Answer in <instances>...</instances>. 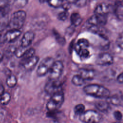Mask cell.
Masks as SVG:
<instances>
[{
    "label": "cell",
    "mask_w": 123,
    "mask_h": 123,
    "mask_svg": "<svg viewBox=\"0 0 123 123\" xmlns=\"http://www.w3.org/2000/svg\"><path fill=\"white\" fill-rule=\"evenodd\" d=\"M85 106L82 104L76 105L74 108V112L76 115H80L85 111Z\"/></svg>",
    "instance_id": "cell-27"
},
{
    "label": "cell",
    "mask_w": 123,
    "mask_h": 123,
    "mask_svg": "<svg viewBox=\"0 0 123 123\" xmlns=\"http://www.w3.org/2000/svg\"><path fill=\"white\" fill-rule=\"evenodd\" d=\"M80 120L87 123H98L101 121L102 116L98 112L94 110L84 111L79 117Z\"/></svg>",
    "instance_id": "cell-3"
},
{
    "label": "cell",
    "mask_w": 123,
    "mask_h": 123,
    "mask_svg": "<svg viewBox=\"0 0 123 123\" xmlns=\"http://www.w3.org/2000/svg\"><path fill=\"white\" fill-rule=\"evenodd\" d=\"M35 49L34 48H31L29 49H27L25 54L22 57V60L21 61V63L24 62L25 61L27 60V59L34 56L35 55Z\"/></svg>",
    "instance_id": "cell-20"
},
{
    "label": "cell",
    "mask_w": 123,
    "mask_h": 123,
    "mask_svg": "<svg viewBox=\"0 0 123 123\" xmlns=\"http://www.w3.org/2000/svg\"><path fill=\"white\" fill-rule=\"evenodd\" d=\"M116 17L120 20H123V5L121 3L117 4L114 9Z\"/></svg>",
    "instance_id": "cell-21"
},
{
    "label": "cell",
    "mask_w": 123,
    "mask_h": 123,
    "mask_svg": "<svg viewBox=\"0 0 123 123\" xmlns=\"http://www.w3.org/2000/svg\"><path fill=\"white\" fill-rule=\"evenodd\" d=\"M17 83V80L16 77L13 75H10L7 77L6 81V83L7 86L12 88L14 87Z\"/></svg>",
    "instance_id": "cell-22"
},
{
    "label": "cell",
    "mask_w": 123,
    "mask_h": 123,
    "mask_svg": "<svg viewBox=\"0 0 123 123\" xmlns=\"http://www.w3.org/2000/svg\"><path fill=\"white\" fill-rule=\"evenodd\" d=\"M40 1H44L45 0H39Z\"/></svg>",
    "instance_id": "cell-38"
},
{
    "label": "cell",
    "mask_w": 123,
    "mask_h": 123,
    "mask_svg": "<svg viewBox=\"0 0 123 123\" xmlns=\"http://www.w3.org/2000/svg\"><path fill=\"white\" fill-rule=\"evenodd\" d=\"M27 49V48H25L20 46L19 47L15 49L14 51V54L15 56L17 58H22L25 54Z\"/></svg>",
    "instance_id": "cell-24"
},
{
    "label": "cell",
    "mask_w": 123,
    "mask_h": 123,
    "mask_svg": "<svg viewBox=\"0 0 123 123\" xmlns=\"http://www.w3.org/2000/svg\"><path fill=\"white\" fill-rule=\"evenodd\" d=\"M10 11V5L7 4L0 8V19L5 16Z\"/></svg>",
    "instance_id": "cell-28"
},
{
    "label": "cell",
    "mask_w": 123,
    "mask_h": 123,
    "mask_svg": "<svg viewBox=\"0 0 123 123\" xmlns=\"http://www.w3.org/2000/svg\"><path fill=\"white\" fill-rule=\"evenodd\" d=\"M86 0H76L75 5L79 7H82L86 5Z\"/></svg>",
    "instance_id": "cell-32"
},
{
    "label": "cell",
    "mask_w": 123,
    "mask_h": 123,
    "mask_svg": "<svg viewBox=\"0 0 123 123\" xmlns=\"http://www.w3.org/2000/svg\"><path fill=\"white\" fill-rule=\"evenodd\" d=\"M113 62L112 56L108 53H103L99 54L96 60L97 64L102 66L111 65Z\"/></svg>",
    "instance_id": "cell-9"
},
{
    "label": "cell",
    "mask_w": 123,
    "mask_h": 123,
    "mask_svg": "<svg viewBox=\"0 0 123 123\" xmlns=\"http://www.w3.org/2000/svg\"><path fill=\"white\" fill-rule=\"evenodd\" d=\"M63 70V64L61 61L54 62L49 72L50 79L57 80L62 74Z\"/></svg>",
    "instance_id": "cell-6"
},
{
    "label": "cell",
    "mask_w": 123,
    "mask_h": 123,
    "mask_svg": "<svg viewBox=\"0 0 123 123\" xmlns=\"http://www.w3.org/2000/svg\"><path fill=\"white\" fill-rule=\"evenodd\" d=\"M68 10H64L62 12H60L58 15V19L60 21H65L67 19L68 17Z\"/></svg>",
    "instance_id": "cell-29"
},
{
    "label": "cell",
    "mask_w": 123,
    "mask_h": 123,
    "mask_svg": "<svg viewBox=\"0 0 123 123\" xmlns=\"http://www.w3.org/2000/svg\"><path fill=\"white\" fill-rule=\"evenodd\" d=\"M78 74L81 76L85 81L92 80L95 76V72L92 70L80 69L78 72Z\"/></svg>",
    "instance_id": "cell-14"
},
{
    "label": "cell",
    "mask_w": 123,
    "mask_h": 123,
    "mask_svg": "<svg viewBox=\"0 0 123 123\" xmlns=\"http://www.w3.org/2000/svg\"><path fill=\"white\" fill-rule=\"evenodd\" d=\"M11 100V95L8 92H4V94L0 96V102L2 105H5L9 103Z\"/></svg>",
    "instance_id": "cell-23"
},
{
    "label": "cell",
    "mask_w": 123,
    "mask_h": 123,
    "mask_svg": "<svg viewBox=\"0 0 123 123\" xmlns=\"http://www.w3.org/2000/svg\"><path fill=\"white\" fill-rule=\"evenodd\" d=\"M0 36H1V35H0Z\"/></svg>",
    "instance_id": "cell-39"
},
{
    "label": "cell",
    "mask_w": 123,
    "mask_h": 123,
    "mask_svg": "<svg viewBox=\"0 0 123 123\" xmlns=\"http://www.w3.org/2000/svg\"><path fill=\"white\" fill-rule=\"evenodd\" d=\"M95 106L97 109L101 112H107L110 109L109 103L107 101H99L96 103Z\"/></svg>",
    "instance_id": "cell-17"
},
{
    "label": "cell",
    "mask_w": 123,
    "mask_h": 123,
    "mask_svg": "<svg viewBox=\"0 0 123 123\" xmlns=\"http://www.w3.org/2000/svg\"><path fill=\"white\" fill-rule=\"evenodd\" d=\"M28 1L29 0H13V4L16 8H22L27 5Z\"/></svg>",
    "instance_id": "cell-26"
},
{
    "label": "cell",
    "mask_w": 123,
    "mask_h": 123,
    "mask_svg": "<svg viewBox=\"0 0 123 123\" xmlns=\"http://www.w3.org/2000/svg\"><path fill=\"white\" fill-rule=\"evenodd\" d=\"M107 21V15L94 13L87 20V23L90 26H100L105 25Z\"/></svg>",
    "instance_id": "cell-7"
},
{
    "label": "cell",
    "mask_w": 123,
    "mask_h": 123,
    "mask_svg": "<svg viewBox=\"0 0 123 123\" xmlns=\"http://www.w3.org/2000/svg\"><path fill=\"white\" fill-rule=\"evenodd\" d=\"M21 32L20 29H11L6 32L3 36L5 42H12L16 40L21 35Z\"/></svg>",
    "instance_id": "cell-10"
},
{
    "label": "cell",
    "mask_w": 123,
    "mask_h": 123,
    "mask_svg": "<svg viewBox=\"0 0 123 123\" xmlns=\"http://www.w3.org/2000/svg\"><path fill=\"white\" fill-rule=\"evenodd\" d=\"M85 81H86L83 78V77L79 74L74 75L72 79V83L76 86H81L83 85L85 83Z\"/></svg>",
    "instance_id": "cell-19"
},
{
    "label": "cell",
    "mask_w": 123,
    "mask_h": 123,
    "mask_svg": "<svg viewBox=\"0 0 123 123\" xmlns=\"http://www.w3.org/2000/svg\"><path fill=\"white\" fill-rule=\"evenodd\" d=\"M58 109L62 104L64 101V94L62 91L57 92L53 95L50 99Z\"/></svg>",
    "instance_id": "cell-13"
},
{
    "label": "cell",
    "mask_w": 123,
    "mask_h": 123,
    "mask_svg": "<svg viewBox=\"0 0 123 123\" xmlns=\"http://www.w3.org/2000/svg\"><path fill=\"white\" fill-rule=\"evenodd\" d=\"M26 16V12L23 10H19L13 12L9 24L11 29H20L24 25Z\"/></svg>",
    "instance_id": "cell-2"
},
{
    "label": "cell",
    "mask_w": 123,
    "mask_h": 123,
    "mask_svg": "<svg viewBox=\"0 0 123 123\" xmlns=\"http://www.w3.org/2000/svg\"><path fill=\"white\" fill-rule=\"evenodd\" d=\"M70 21L72 25L77 26L80 25L82 21V19L78 13L74 12L70 16Z\"/></svg>",
    "instance_id": "cell-16"
},
{
    "label": "cell",
    "mask_w": 123,
    "mask_h": 123,
    "mask_svg": "<svg viewBox=\"0 0 123 123\" xmlns=\"http://www.w3.org/2000/svg\"><path fill=\"white\" fill-rule=\"evenodd\" d=\"M34 37L35 34L33 32H26L21 39V46L25 48H28L32 44Z\"/></svg>",
    "instance_id": "cell-11"
},
{
    "label": "cell",
    "mask_w": 123,
    "mask_h": 123,
    "mask_svg": "<svg viewBox=\"0 0 123 123\" xmlns=\"http://www.w3.org/2000/svg\"><path fill=\"white\" fill-rule=\"evenodd\" d=\"M55 80L51 79L45 86V91L49 94L53 95L57 92L62 91L61 85Z\"/></svg>",
    "instance_id": "cell-8"
},
{
    "label": "cell",
    "mask_w": 123,
    "mask_h": 123,
    "mask_svg": "<svg viewBox=\"0 0 123 123\" xmlns=\"http://www.w3.org/2000/svg\"><path fill=\"white\" fill-rule=\"evenodd\" d=\"M48 4L54 8H59L62 7L64 2L62 0H47Z\"/></svg>",
    "instance_id": "cell-25"
},
{
    "label": "cell",
    "mask_w": 123,
    "mask_h": 123,
    "mask_svg": "<svg viewBox=\"0 0 123 123\" xmlns=\"http://www.w3.org/2000/svg\"><path fill=\"white\" fill-rule=\"evenodd\" d=\"M107 98V101L113 105H120L122 104V100L121 98L118 95H114L111 96H109Z\"/></svg>",
    "instance_id": "cell-18"
},
{
    "label": "cell",
    "mask_w": 123,
    "mask_h": 123,
    "mask_svg": "<svg viewBox=\"0 0 123 123\" xmlns=\"http://www.w3.org/2000/svg\"><path fill=\"white\" fill-rule=\"evenodd\" d=\"M89 42L85 38L79 39L75 45L74 49L76 53L81 58H87L89 56V51L88 49Z\"/></svg>",
    "instance_id": "cell-4"
},
{
    "label": "cell",
    "mask_w": 123,
    "mask_h": 123,
    "mask_svg": "<svg viewBox=\"0 0 123 123\" xmlns=\"http://www.w3.org/2000/svg\"><path fill=\"white\" fill-rule=\"evenodd\" d=\"M116 44L122 49H123V32L121 33L116 39Z\"/></svg>",
    "instance_id": "cell-30"
},
{
    "label": "cell",
    "mask_w": 123,
    "mask_h": 123,
    "mask_svg": "<svg viewBox=\"0 0 123 123\" xmlns=\"http://www.w3.org/2000/svg\"><path fill=\"white\" fill-rule=\"evenodd\" d=\"M110 7L106 3H101L96 7L94 11V13L107 15L108 13L110 12Z\"/></svg>",
    "instance_id": "cell-15"
},
{
    "label": "cell",
    "mask_w": 123,
    "mask_h": 123,
    "mask_svg": "<svg viewBox=\"0 0 123 123\" xmlns=\"http://www.w3.org/2000/svg\"><path fill=\"white\" fill-rule=\"evenodd\" d=\"M66 1L69 4H75L76 0H66Z\"/></svg>",
    "instance_id": "cell-36"
},
{
    "label": "cell",
    "mask_w": 123,
    "mask_h": 123,
    "mask_svg": "<svg viewBox=\"0 0 123 123\" xmlns=\"http://www.w3.org/2000/svg\"><path fill=\"white\" fill-rule=\"evenodd\" d=\"M3 58V55L2 53H0V62L2 61Z\"/></svg>",
    "instance_id": "cell-37"
},
{
    "label": "cell",
    "mask_w": 123,
    "mask_h": 123,
    "mask_svg": "<svg viewBox=\"0 0 123 123\" xmlns=\"http://www.w3.org/2000/svg\"><path fill=\"white\" fill-rule=\"evenodd\" d=\"M5 92L4 87L2 85H0V97Z\"/></svg>",
    "instance_id": "cell-34"
},
{
    "label": "cell",
    "mask_w": 123,
    "mask_h": 123,
    "mask_svg": "<svg viewBox=\"0 0 123 123\" xmlns=\"http://www.w3.org/2000/svg\"><path fill=\"white\" fill-rule=\"evenodd\" d=\"M117 80L119 83L123 84V73H122L118 76Z\"/></svg>",
    "instance_id": "cell-33"
},
{
    "label": "cell",
    "mask_w": 123,
    "mask_h": 123,
    "mask_svg": "<svg viewBox=\"0 0 123 123\" xmlns=\"http://www.w3.org/2000/svg\"><path fill=\"white\" fill-rule=\"evenodd\" d=\"M113 116L117 121H120L123 118V114L120 111H116L113 112Z\"/></svg>",
    "instance_id": "cell-31"
},
{
    "label": "cell",
    "mask_w": 123,
    "mask_h": 123,
    "mask_svg": "<svg viewBox=\"0 0 123 123\" xmlns=\"http://www.w3.org/2000/svg\"><path fill=\"white\" fill-rule=\"evenodd\" d=\"M6 27V25L4 23H0V32L3 31Z\"/></svg>",
    "instance_id": "cell-35"
},
{
    "label": "cell",
    "mask_w": 123,
    "mask_h": 123,
    "mask_svg": "<svg viewBox=\"0 0 123 123\" xmlns=\"http://www.w3.org/2000/svg\"><path fill=\"white\" fill-rule=\"evenodd\" d=\"M39 58L37 56H34L22 63L24 67L28 71L33 70L37 65L39 61Z\"/></svg>",
    "instance_id": "cell-12"
},
{
    "label": "cell",
    "mask_w": 123,
    "mask_h": 123,
    "mask_svg": "<svg viewBox=\"0 0 123 123\" xmlns=\"http://www.w3.org/2000/svg\"><path fill=\"white\" fill-rule=\"evenodd\" d=\"M54 62V59L51 57H46L43 59L37 68V75L40 77L45 75L49 72Z\"/></svg>",
    "instance_id": "cell-5"
},
{
    "label": "cell",
    "mask_w": 123,
    "mask_h": 123,
    "mask_svg": "<svg viewBox=\"0 0 123 123\" xmlns=\"http://www.w3.org/2000/svg\"><path fill=\"white\" fill-rule=\"evenodd\" d=\"M83 90L86 94L99 98H107L110 95V92L108 89L97 84H90L84 87Z\"/></svg>",
    "instance_id": "cell-1"
}]
</instances>
